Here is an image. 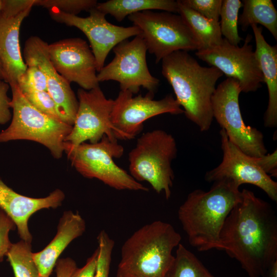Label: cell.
Masks as SVG:
<instances>
[{
    "instance_id": "cell-1",
    "label": "cell",
    "mask_w": 277,
    "mask_h": 277,
    "mask_svg": "<svg viewBox=\"0 0 277 277\" xmlns=\"http://www.w3.org/2000/svg\"><path fill=\"white\" fill-rule=\"evenodd\" d=\"M220 234L217 250L237 260L249 277H263L277 261V217L272 206L244 189Z\"/></svg>"
},
{
    "instance_id": "cell-2",
    "label": "cell",
    "mask_w": 277,
    "mask_h": 277,
    "mask_svg": "<svg viewBox=\"0 0 277 277\" xmlns=\"http://www.w3.org/2000/svg\"><path fill=\"white\" fill-rule=\"evenodd\" d=\"M162 61V75L186 117L201 131H208L213 120L211 98L223 73L214 67L202 66L186 51L174 52Z\"/></svg>"
},
{
    "instance_id": "cell-3",
    "label": "cell",
    "mask_w": 277,
    "mask_h": 277,
    "mask_svg": "<svg viewBox=\"0 0 277 277\" xmlns=\"http://www.w3.org/2000/svg\"><path fill=\"white\" fill-rule=\"evenodd\" d=\"M241 199L239 187L225 180L213 182L207 191L191 192L177 214L191 246L199 251L217 249L225 220Z\"/></svg>"
},
{
    "instance_id": "cell-4",
    "label": "cell",
    "mask_w": 277,
    "mask_h": 277,
    "mask_svg": "<svg viewBox=\"0 0 277 277\" xmlns=\"http://www.w3.org/2000/svg\"><path fill=\"white\" fill-rule=\"evenodd\" d=\"M181 239L168 223L155 221L144 225L123 244L115 277H165Z\"/></svg>"
},
{
    "instance_id": "cell-5",
    "label": "cell",
    "mask_w": 277,
    "mask_h": 277,
    "mask_svg": "<svg viewBox=\"0 0 277 277\" xmlns=\"http://www.w3.org/2000/svg\"><path fill=\"white\" fill-rule=\"evenodd\" d=\"M174 137L162 129L143 134L128 154L130 175L138 182H147L168 200L174 178L172 163L177 155Z\"/></svg>"
},
{
    "instance_id": "cell-6",
    "label": "cell",
    "mask_w": 277,
    "mask_h": 277,
    "mask_svg": "<svg viewBox=\"0 0 277 277\" xmlns=\"http://www.w3.org/2000/svg\"><path fill=\"white\" fill-rule=\"evenodd\" d=\"M64 149L72 166L85 177L96 179L118 190L149 191L115 163L114 159L124 152L116 139L105 135L97 143L84 142L73 147L64 142Z\"/></svg>"
},
{
    "instance_id": "cell-7",
    "label": "cell",
    "mask_w": 277,
    "mask_h": 277,
    "mask_svg": "<svg viewBox=\"0 0 277 277\" xmlns=\"http://www.w3.org/2000/svg\"><path fill=\"white\" fill-rule=\"evenodd\" d=\"M10 87L13 114L9 126L0 132V143L19 140L32 141L47 148L55 159H61L64 152L65 139L71 132L72 126L35 108L25 97L17 84Z\"/></svg>"
},
{
    "instance_id": "cell-8",
    "label": "cell",
    "mask_w": 277,
    "mask_h": 277,
    "mask_svg": "<svg viewBox=\"0 0 277 277\" xmlns=\"http://www.w3.org/2000/svg\"><path fill=\"white\" fill-rule=\"evenodd\" d=\"M141 31L147 51L154 55L157 64L174 52L198 51V39L180 14L146 10L128 16Z\"/></svg>"
},
{
    "instance_id": "cell-9",
    "label": "cell",
    "mask_w": 277,
    "mask_h": 277,
    "mask_svg": "<svg viewBox=\"0 0 277 277\" xmlns=\"http://www.w3.org/2000/svg\"><path fill=\"white\" fill-rule=\"evenodd\" d=\"M241 92L239 82L234 78L221 82L211 98L213 117L232 144L248 155L260 157L267 153L264 135L245 124L239 105Z\"/></svg>"
},
{
    "instance_id": "cell-10",
    "label": "cell",
    "mask_w": 277,
    "mask_h": 277,
    "mask_svg": "<svg viewBox=\"0 0 277 277\" xmlns=\"http://www.w3.org/2000/svg\"><path fill=\"white\" fill-rule=\"evenodd\" d=\"M113 60L97 74L98 82L115 81L121 90L137 93L141 87L155 93L160 83L152 76L146 62L147 47L141 34L131 41L125 39L113 48Z\"/></svg>"
},
{
    "instance_id": "cell-11",
    "label": "cell",
    "mask_w": 277,
    "mask_h": 277,
    "mask_svg": "<svg viewBox=\"0 0 277 277\" xmlns=\"http://www.w3.org/2000/svg\"><path fill=\"white\" fill-rule=\"evenodd\" d=\"M154 94L133 96L128 91L121 90L113 100L111 121L117 140H131L143 129V123L155 116L170 113L177 115L184 110L171 94L162 99H153Z\"/></svg>"
},
{
    "instance_id": "cell-12",
    "label": "cell",
    "mask_w": 277,
    "mask_h": 277,
    "mask_svg": "<svg viewBox=\"0 0 277 277\" xmlns=\"http://www.w3.org/2000/svg\"><path fill=\"white\" fill-rule=\"evenodd\" d=\"M252 37L248 34L242 47L233 45L224 38L219 45L196 51L195 55L218 69L228 78L236 80L242 92H254L262 86L263 77L255 53L250 44Z\"/></svg>"
},
{
    "instance_id": "cell-13",
    "label": "cell",
    "mask_w": 277,
    "mask_h": 277,
    "mask_svg": "<svg viewBox=\"0 0 277 277\" xmlns=\"http://www.w3.org/2000/svg\"><path fill=\"white\" fill-rule=\"evenodd\" d=\"M55 21L75 27L88 38L94 56L96 71L104 66L105 60L113 48L121 42L141 34L135 26L123 27L113 25L106 18V14L96 7L91 9L89 16L83 17L61 11L56 8L48 9Z\"/></svg>"
},
{
    "instance_id": "cell-14",
    "label": "cell",
    "mask_w": 277,
    "mask_h": 277,
    "mask_svg": "<svg viewBox=\"0 0 277 277\" xmlns=\"http://www.w3.org/2000/svg\"><path fill=\"white\" fill-rule=\"evenodd\" d=\"M77 98L74 123L65 143L73 147L87 141L97 143L105 135L116 139L111 121L113 100L107 98L99 86L90 90L80 88Z\"/></svg>"
},
{
    "instance_id": "cell-15",
    "label": "cell",
    "mask_w": 277,
    "mask_h": 277,
    "mask_svg": "<svg viewBox=\"0 0 277 277\" xmlns=\"http://www.w3.org/2000/svg\"><path fill=\"white\" fill-rule=\"evenodd\" d=\"M220 135L222 160L217 166L206 173L205 180L213 183L225 180L239 187L244 184H251L276 202L277 183L259 167L254 157L246 154L232 144L223 129L220 130Z\"/></svg>"
},
{
    "instance_id": "cell-16",
    "label": "cell",
    "mask_w": 277,
    "mask_h": 277,
    "mask_svg": "<svg viewBox=\"0 0 277 277\" xmlns=\"http://www.w3.org/2000/svg\"><path fill=\"white\" fill-rule=\"evenodd\" d=\"M48 53L55 69L69 83L86 90L99 86L95 59L85 40L66 38L48 44Z\"/></svg>"
},
{
    "instance_id": "cell-17",
    "label": "cell",
    "mask_w": 277,
    "mask_h": 277,
    "mask_svg": "<svg viewBox=\"0 0 277 277\" xmlns=\"http://www.w3.org/2000/svg\"><path fill=\"white\" fill-rule=\"evenodd\" d=\"M26 66H37L45 74L47 91L53 100L62 122L72 126L78 107V101L70 83L55 69L50 61L48 44L38 36H32L26 41L24 49Z\"/></svg>"
},
{
    "instance_id": "cell-18",
    "label": "cell",
    "mask_w": 277,
    "mask_h": 277,
    "mask_svg": "<svg viewBox=\"0 0 277 277\" xmlns=\"http://www.w3.org/2000/svg\"><path fill=\"white\" fill-rule=\"evenodd\" d=\"M64 192L56 189L48 196L33 198L20 194L0 180V208L12 219L16 225L21 240L31 243L32 236L28 228L31 216L43 209H55L65 199Z\"/></svg>"
},
{
    "instance_id": "cell-19",
    "label": "cell",
    "mask_w": 277,
    "mask_h": 277,
    "mask_svg": "<svg viewBox=\"0 0 277 277\" xmlns=\"http://www.w3.org/2000/svg\"><path fill=\"white\" fill-rule=\"evenodd\" d=\"M31 8L12 16L0 13V61L4 71V81L10 86L17 84L27 68L22 56L19 36L22 23Z\"/></svg>"
},
{
    "instance_id": "cell-20",
    "label": "cell",
    "mask_w": 277,
    "mask_h": 277,
    "mask_svg": "<svg viewBox=\"0 0 277 277\" xmlns=\"http://www.w3.org/2000/svg\"><path fill=\"white\" fill-rule=\"evenodd\" d=\"M86 222L78 212L65 211L61 217L57 232L42 250L32 253L41 277H49L59 257L69 244L86 230Z\"/></svg>"
},
{
    "instance_id": "cell-21",
    "label": "cell",
    "mask_w": 277,
    "mask_h": 277,
    "mask_svg": "<svg viewBox=\"0 0 277 277\" xmlns=\"http://www.w3.org/2000/svg\"><path fill=\"white\" fill-rule=\"evenodd\" d=\"M254 35L255 55L268 92V103L264 116V126H277V47L271 46L265 40L262 28L251 25Z\"/></svg>"
},
{
    "instance_id": "cell-22",
    "label": "cell",
    "mask_w": 277,
    "mask_h": 277,
    "mask_svg": "<svg viewBox=\"0 0 277 277\" xmlns=\"http://www.w3.org/2000/svg\"><path fill=\"white\" fill-rule=\"evenodd\" d=\"M96 8L121 22L126 16L146 10H161L178 13V3L177 1L173 0H109L98 3Z\"/></svg>"
},
{
    "instance_id": "cell-23",
    "label": "cell",
    "mask_w": 277,
    "mask_h": 277,
    "mask_svg": "<svg viewBox=\"0 0 277 277\" xmlns=\"http://www.w3.org/2000/svg\"><path fill=\"white\" fill-rule=\"evenodd\" d=\"M178 3V14L185 21L200 42L201 49H205L219 45L223 40L220 22L209 19L192 9Z\"/></svg>"
},
{
    "instance_id": "cell-24",
    "label": "cell",
    "mask_w": 277,
    "mask_h": 277,
    "mask_svg": "<svg viewBox=\"0 0 277 277\" xmlns=\"http://www.w3.org/2000/svg\"><path fill=\"white\" fill-rule=\"evenodd\" d=\"M238 24L244 31L252 24H260L277 40V11L271 0H244Z\"/></svg>"
},
{
    "instance_id": "cell-25",
    "label": "cell",
    "mask_w": 277,
    "mask_h": 277,
    "mask_svg": "<svg viewBox=\"0 0 277 277\" xmlns=\"http://www.w3.org/2000/svg\"><path fill=\"white\" fill-rule=\"evenodd\" d=\"M165 277H214L183 244L177 246L174 260Z\"/></svg>"
},
{
    "instance_id": "cell-26",
    "label": "cell",
    "mask_w": 277,
    "mask_h": 277,
    "mask_svg": "<svg viewBox=\"0 0 277 277\" xmlns=\"http://www.w3.org/2000/svg\"><path fill=\"white\" fill-rule=\"evenodd\" d=\"M32 253L31 243L21 240L12 243L6 256L15 277H41Z\"/></svg>"
},
{
    "instance_id": "cell-27",
    "label": "cell",
    "mask_w": 277,
    "mask_h": 277,
    "mask_svg": "<svg viewBox=\"0 0 277 277\" xmlns=\"http://www.w3.org/2000/svg\"><path fill=\"white\" fill-rule=\"evenodd\" d=\"M243 3L240 0H224L220 12L221 34L230 44L238 46L243 38L238 32V14Z\"/></svg>"
},
{
    "instance_id": "cell-28",
    "label": "cell",
    "mask_w": 277,
    "mask_h": 277,
    "mask_svg": "<svg viewBox=\"0 0 277 277\" xmlns=\"http://www.w3.org/2000/svg\"><path fill=\"white\" fill-rule=\"evenodd\" d=\"M22 94L29 103L42 113L61 121L56 105L47 91H37L24 85H18Z\"/></svg>"
},
{
    "instance_id": "cell-29",
    "label": "cell",
    "mask_w": 277,
    "mask_h": 277,
    "mask_svg": "<svg viewBox=\"0 0 277 277\" xmlns=\"http://www.w3.org/2000/svg\"><path fill=\"white\" fill-rule=\"evenodd\" d=\"M97 241L98 254L94 277H109L115 242L104 230L98 234Z\"/></svg>"
},
{
    "instance_id": "cell-30",
    "label": "cell",
    "mask_w": 277,
    "mask_h": 277,
    "mask_svg": "<svg viewBox=\"0 0 277 277\" xmlns=\"http://www.w3.org/2000/svg\"><path fill=\"white\" fill-rule=\"evenodd\" d=\"M96 0H35L34 6L56 8L65 13L77 15L82 11H89L96 7Z\"/></svg>"
},
{
    "instance_id": "cell-31",
    "label": "cell",
    "mask_w": 277,
    "mask_h": 277,
    "mask_svg": "<svg viewBox=\"0 0 277 277\" xmlns=\"http://www.w3.org/2000/svg\"><path fill=\"white\" fill-rule=\"evenodd\" d=\"M180 1L184 5L206 18L215 22H219L223 1L180 0Z\"/></svg>"
},
{
    "instance_id": "cell-32",
    "label": "cell",
    "mask_w": 277,
    "mask_h": 277,
    "mask_svg": "<svg viewBox=\"0 0 277 277\" xmlns=\"http://www.w3.org/2000/svg\"><path fill=\"white\" fill-rule=\"evenodd\" d=\"M17 85H24L37 91H47L46 77L42 70L34 65L27 66Z\"/></svg>"
},
{
    "instance_id": "cell-33",
    "label": "cell",
    "mask_w": 277,
    "mask_h": 277,
    "mask_svg": "<svg viewBox=\"0 0 277 277\" xmlns=\"http://www.w3.org/2000/svg\"><path fill=\"white\" fill-rule=\"evenodd\" d=\"M16 228L12 219L0 208V262L6 256L12 244L9 239V233Z\"/></svg>"
},
{
    "instance_id": "cell-34",
    "label": "cell",
    "mask_w": 277,
    "mask_h": 277,
    "mask_svg": "<svg viewBox=\"0 0 277 277\" xmlns=\"http://www.w3.org/2000/svg\"><path fill=\"white\" fill-rule=\"evenodd\" d=\"M35 0H2L0 10L4 15L15 16L34 6Z\"/></svg>"
},
{
    "instance_id": "cell-35",
    "label": "cell",
    "mask_w": 277,
    "mask_h": 277,
    "mask_svg": "<svg viewBox=\"0 0 277 277\" xmlns=\"http://www.w3.org/2000/svg\"><path fill=\"white\" fill-rule=\"evenodd\" d=\"M10 86L3 80H0V124L8 123L12 118V115L10 109L11 100L7 93Z\"/></svg>"
},
{
    "instance_id": "cell-36",
    "label": "cell",
    "mask_w": 277,
    "mask_h": 277,
    "mask_svg": "<svg viewBox=\"0 0 277 277\" xmlns=\"http://www.w3.org/2000/svg\"><path fill=\"white\" fill-rule=\"evenodd\" d=\"M259 167L270 176H277V151L260 157H254Z\"/></svg>"
},
{
    "instance_id": "cell-37",
    "label": "cell",
    "mask_w": 277,
    "mask_h": 277,
    "mask_svg": "<svg viewBox=\"0 0 277 277\" xmlns=\"http://www.w3.org/2000/svg\"><path fill=\"white\" fill-rule=\"evenodd\" d=\"M98 254V248L89 257L82 268H76L70 277H94L96 268Z\"/></svg>"
},
{
    "instance_id": "cell-38",
    "label": "cell",
    "mask_w": 277,
    "mask_h": 277,
    "mask_svg": "<svg viewBox=\"0 0 277 277\" xmlns=\"http://www.w3.org/2000/svg\"><path fill=\"white\" fill-rule=\"evenodd\" d=\"M56 277H70L77 268L75 261L71 258L59 259L55 265Z\"/></svg>"
},
{
    "instance_id": "cell-39",
    "label": "cell",
    "mask_w": 277,
    "mask_h": 277,
    "mask_svg": "<svg viewBox=\"0 0 277 277\" xmlns=\"http://www.w3.org/2000/svg\"><path fill=\"white\" fill-rule=\"evenodd\" d=\"M263 277H277V261L269 268Z\"/></svg>"
},
{
    "instance_id": "cell-40",
    "label": "cell",
    "mask_w": 277,
    "mask_h": 277,
    "mask_svg": "<svg viewBox=\"0 0 277 277\" xmlns=\"http://www.w3.org/2000/svg\"><path fill=\"white\" fill-rule=\"evenodd\" d=\"M5 80V74L3 70V66L0 61V80Z\"/></svg>"
},
{
    "instance_id": "cell-41",
    "label": "cell",
    "mask_w": 277,
    "mask_h": 277,
    "mask_svg": "<svg viewBox=\"0 0 277 277\" xmlns=\"http://www.w3.org/2000/svg\"><path fill=\"white\" fill-rule=\"evenodd\" d=\"M2 0H0V10L2 8Z\"/></svg>"
}]
</instances>
